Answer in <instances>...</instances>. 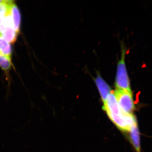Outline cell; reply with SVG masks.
Masks as SVG:
<instances>
[{
  "label": "cell",
  "instance_id": "obj_6",
  "mask_svg": "<svg viewBox=\"0 0 152 152\" xmlns=\"http://www.w3.org/2000/svg\"><path fill=\"white\" fill-rule=\"evenodd\" d=\"M95 83L104 104L106 102L108 96L111 93V90L109 85L99 75H98L95 79Z\"/></svg>",
  "mask_w": 152,
  "mask_h": 152
},
{
  "label": "cell",
  "instance_id": "obj_2",
  "mask_svg": "<svg viewBox=\"0 0 152 152\" xmlns=\"http://www.w3.org/2000/svg\"><path fill=\"white\" fill-rule=\"evenodd\" d=\"M126 52V49H123L121 57L117 66L115 86L116 89L131 91L129 79L125 63Z\"/></svg>",
  "mask_w": 152,
  "mask_h": 152
},
{
  "label": "cell",
  "instance_id": "obj_1",
  "mask_svg": "<svg viewBox=\"0 0 152 152\" xmlns=\"http://www.w3.org/2000/svg\"><path fill=\"white\" fill-rule=\"evenodd\" d=\"M12 0H3L0 4V34L9 42L14 43L16 41L18 33L14 28L9 7Z\"/></svg>",
  "mask_w": 152,
  "mask_h": 152
},
{
  "label": "cell",
  "instance_id": "obj_7",
  "mask_svg": "<svg viewBox=\"0 0 152 152\" xmlns=\"http://www.w3.org/2000/svg\"><path fill=\"white\" fill-rule=\"evenodd\" d=\"M131 139L133 145L137 152H141L140 144V133L137 122L135 123L131 128L130 131Z\"/></svg>",
  "mask_w": 152,
  "mask_h": 152
},
{
  "label": "cell",
  "instance_id": "obj_3",
  "mask_svg": "<svg viewBox=\"0 0 152 152\" xmlns=\"http://www.w3.org/2000/svg\"><path fill=\"white\" fill-rule=\"evenodd\" d=\"M115 95L122 110L126 113L132 114L134 109V104L132 91L116 89Z\"/></svg>",
  "mask_w": 152,
  "mask_h": 152
},
{
  "label": "cell",
  "instance_id": "obj_8",
  "mask_svg": "<svg viewBox=\"0 0 152 152\" xmlns=\"http://www.w3.org/2000/svg\"><path fill=\"white\" fill-rule=\"evenodd\" d=\"M12 49L10 44L0 34V55L11 59Z\"/></svg>",
  "mask_w": 152,
  "mask_h": 152
},
{
  "label": "cell",
  "instance_id": "obj_5",
  "mask_svg": "<svg viewBox=\"0 0 152 152\" xmlns=\"http://www.w3.org/2000/svg\"><path fill=\"white\" fill-rule=\"evenodd\" d=\"M9 12L11 20L15 31L18 34L20 32L21 23V15L20 10L16 4L12 1L9 7Z\"/></svg>",
  "mask_w": 152,
  "mask_h": 152
},
{
  "label": "cell",
  "instance_id": "obj_9",
  "mask_svg": "<svg viewBox=\"0 0 152 152\" xmlns=\"http://www.w3.org/2000/svg\"><path fill=\"white\" fill-rule=\"evenodd\" d=\"M12 61L11 59L0 55V67L5 71L8 72L12 66Z\"/></svg>",
  "mask_w": 152,
  "mask_h": 152
},
{
  "label": "cell",
  "instance_id": "obj_4",
  "mask_svg": "<svg viewBox=\"0 0 152 152\" xmlns=\"http://www.w3.org/2000/svg\"><path fill=\"white\" fill-rule=\"evenodd\" d=\"M104 105L103 109L107 113L115 115H120L123 114V111L119 105L115 94L112 92L108 96Z\"/></svg>",
  "mask_w": 152,
  "mask_h": 152
}]
</instances>
